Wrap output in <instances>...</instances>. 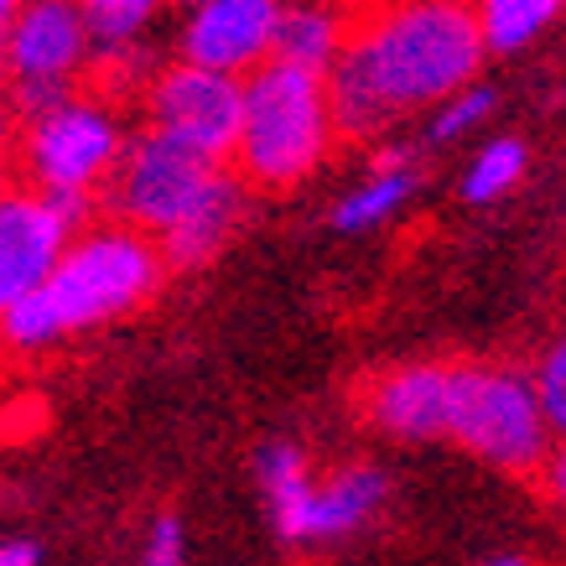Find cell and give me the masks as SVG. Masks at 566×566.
Wrapping results in <instances>:
<instances>
[{
  "label": "cell",
  "mask_w": 566,
  "mask_h": 566,
  "mask_svg": "<svg viewBox=\"0 0 566 566\" xmlns=\"http://www.w3.org/2000/svg\"><path fill=\"white\" fill-rule=\"evenodd\" d=\"M338 57L375 88L390 115H400L447 104L479 78L489 52L468 0H395L348 36Z\"/></svg>",
  "instance_id": "6da1fadb"
},
{
  "label": "cell",
  "mask_w": 566,
  "mask_h": 566,
  "mask_svg": "<svg viewBox=\"0 0 566 566\" xmlns=\"http://www.w3.org/2000/svg\"><path fill=\"white\" fill-rule=\"evenodd\" d=\"M327 146H333V115L323 73L265 57L244 78L240 140H234L240 172L255 188H296L323 167Z\"/></svg>",
  "instance_id": "7a4b0ae2"
},
{
  "label": "cell",
  "mask_w": 566,
  "mask_h": 566,
  "mask_svg": "<svg viewBox=\"0 0 566 566\" xmlns=\"http://www.w3.org/2000/svg\"><path fill=\"white\" fill-rule=\"evenodd\" d=\"M161 275L167 265H161L151 234H140L130 223H88L84 234L63 244L42 292H48L63 333H84V327H104L146 307Z\"/></svg>",
  "instance_id": "3957f363"
},
{
  "label": "cell",
  "mask_w": 566,
  "mask_h": 566,
  "mask_svg": "<svg viewBox=\"0 0 566 566\" xmlns=\"http://www.w3.org/2000/svg\"><path fill=\"white\" fill-rule=\"evenodd\" d=\"M442 437L468 447L499 473H541L551 458L546 411L535 400L531 375L489 369V364H458L447 369V421Z\"/></svg>",
  "instance_id": "277c9868"
},
{
  "label": "cell",
  "mask_w": 566,
  "mask_h": 566,
  "mask_svg": "<svg viewBox=\"0 0 566 566\" xmlns=\"http://www.w3.org/2000/svg\"><path fill=\"white\" fill-rule=\"evenodd\" d=\"M260 483L271 494V515L281 541L292 546H327L344 535L364 531L385 504V473L369 463L338 468L333 479H312L302 447L271 442L260 452Z\"/></svg>",
  "instance_id": "5b68a950"
},
{
  "label": "cell",
  "mask_w": 566,
  "mask_h": 566,
  "mask_svg": "<svg viewBox=\"0 0 566 566\" xmlns=\"http://www.w3.org/2000/svg\"><path fill=\"white\" fill-rule=\"evenodd\" d=\"M219 172L223 167L208 161L203 151L156 136V130H140L136 140H125L120 161L109 172V208L120 213V223L161 240L172 223L188 219L192 203L213 188Z\"/></svg>",
  "instance_id": "8992f818"
},
{
  "label": "cell",
  "mask_w": 566,
  "mask_h": 566,
  "mask_svg": "<svg viewBox=\"0 0 566 566\" xmlns=\"http://www.w3.org/2000/svg\"><path fill=\"white\" fill-rule=\"evenodd\" d=\"M120 151L125 136L115 109L104 99H88V94H69L57 109L27 120V136H21V161H27V177L36 182V192H94L99 182H109Z\"/></svg>",
  "instance_id": "52a82bcc"
},
{
  "label": "cell",
  "mask_w": 566,
  "mask_h": 566,
  "mask_svg": "<svg viewBox=\"0 0 566 566\" xmlns=\"http://www.w3.org/2000/svg\"><path fill=\"white\" fill-rule=\"evenodd\" d=\"M240 104L244 78L192 69V63L156 73L151 88H146V115H151L156 136L182 140L219 167L223 156H234V140H240Z\"/></svg>",
  "instance_id": "ba28073f"
},
{
  "label": "cell",
  "mask_w": 566,
  "mask_h": 566,
  "mask_svg": "<svg viewBox=\"0 0 566 566\" xmlns=\"http://www.w3.org/2000/svg\"><path fill=\"white\" fill-rule=\"evenodd\" d=\"M94 42L73 0H27L0 36V69L11 84H69L88 69Z\"/></svg>",
  "instance_id": "9c48e42d"
},
{
  "label": "cell",
  "mask_w": 566,
  "mask_h": 566,
  "mask_svg": "<svg viewBox=\"0 0 566 566\" xmlns=\"http://www.w3.org/2000/svg\"><path fill=\"white\" fill-rule=\"evenodd\" d=\"M281 0H208L182 27V63L244 78L271 57Z\"/></svg>",
  "instance_id": "30bf717a"
},
{
  "label": "cell",
  "mask_w": 566,
  "mask_h": 566,
  "mask_svg": "<svg viewBox=\"0 0 566 566\" xmlns=\"http://www.w3.org/2000/svg\"><path fill=\"white\" fill-rule=\"evenodd\" d=\"M63 244H69L63 223L52 219L36 192H0V312L48 286Z\"/></svg>",
  "instance_id": "8fae6325"
},
{
  "label": "cell",
  "mask_w": 566,
  "mask_h": 566,
  "mask_svg": "<svg viewBox=\"0 0 566 566\" xmlns=\"http://www.w3.org/2000/svg\"><path fill=\"white\" fill-rule=\"evenodd\" d=\"M369 421L390 437H406V442H427V437H442L447 421V364H406V369H390L369 385Z\"/></svg>",
  "instance_id": "7c38bea8"
},
{
  "label": "cell",
  "mask_w": 566,
  "mask_h": 566,
  "mask_svg": "<svg viewBox=\"0 0 566 566\" xmlns=\"http://www.w3.org/2000/svg\"><path fill=\"white\" fill-rule=\"evenodd\" d=\"M240 219H244V182L240 177H229V172H219L213 177V188L192 203L188 219L172 223V229L156 240L161 265H167V271H203L208 260L229 244V234L240 229Z\"/></svg>",
  "instance_id": "4fadbf2b"
},
{
  "label": "cell",
  "mask_w": 566,
  "mask_h": 566,
  "mask_svg": "<svg viewBox=\"0 0 566 566\" xmlns=\"http://www.w3.org/2000/svg\"><path fill=\"white\" fill-rule=\"evenodd\" d=\"M416 188H421V172L411 167L406 146H390V151L375 156V172L364 177L354 192L338 198V208H333V229H338V234H364V229L385 223L390 213H400V208L411 203Z\"/></svg>",
  "instance_id": "5bb4252c"
},
{
  "label": "cell",
  "mask_w": 566,
  "mask_h": 566,
  "mask_svg": "<svg viewBox=\"0 0 566 566\" xmlns=\"http://www.w3.org/2000/svg\"><path fill=\"white\" fill-rule=\"evenodd\" d=\"M348 42L344 17L323 6V0H296V6H281V21H275V42L271 57L275 63H292V69L323 73L338 63V52Z\"/></svg>",
  "instance_id": "9a60e30c"
},
{
  "label": "cell",
  "mask_w": 566,
  "mask_h": 566,
  "mask_svg": "<svg viewBox=\"0 0 566 566\" xmlns=\"http://www.w3.org/2000/svg\"><path fill=\"white\" fill-rule=\"evenodd\" d=\"M566 0H473L483 52H520L562 17Z\"/></svg>",
  "instance_id": "2e32d148"
},
{
  "label": "cell",
  "mask_w": 566,
  "mask_h": 566,
  "mask_svg": "<svg viewBox=\"0 0 566 566\" xmlns=\"http://www.w3.org/2000/svg\"><path fill=\"white\" fill-rule=\"evenodd\" d=\"M73 6L84 17L94 52H115V48H136L140 32L151 27L167 0H73Z\"/></svg>",
  "instance_id": "e0dca14e"
},
{
  "label": "cell",
  "mask_w": 566,
  "mask_h": 566,
  "mask_svg": "<svg viewBox=\"0 0 566 566\" xmlns=\"http://www.w3.org/2000/svg\"><path fill=\"white\" fill-rule=\"evenodd\" d=\"M57 338H69V333H63V323H57V312H52L42 286L0 312V344L11 348V354H42V348H52Z\"/></svg>",
  "instance_id": "ac0fdd59"
},
{
  "label": "cell",
  "mask_w": 566,
  "mask_h": 566,
  "mask_svg": "<svg viewBox=\"0 0 566 566\" xmlns=\"http://www.w3.org/2000/svg\"><path fill=\"white\" fill-rule=\"evenodd\" d=\"M520 177H525V146H520L515 136L489 140L463 177V198L468 203H494L499 192H510Z\"/></svg>",
  "instance_id": "d6986e66"
},
{
  "label": "cell",
  "mask_w": 566,
  "mask_h": 566,
  "mask_svg": "<svg viewBox=\"0 0 566 566\" xmlns=\"http://www.w3.org/2000/svg\"><path fill=\"white\" fill-rule=\"evenodd\" d=\"M535 400H541V411H546V427L551 437H562L566 442V338H556V344L541 354V364H535Z\"/></svg>",
  "instance_id": "ffe728a7"
},
{
  "label": "cell",
  "mask_w": 566,
  "mask_h": 566,
  "mask_svg": "<svg viewBox=\"0 0 566 566\" xmlns=\"http://www.w3.org/2000/svg\"><path fill=\"white\" fill-rule=\"evenodd\" d=\"M489 109H494V88H483V84L458 88V94L442 104V115L431 120V140H458L463 130L489 120Z\"/></svg>",
  "instance_id": "44dd1931"
},
{
  "label": "cell",
  "mask_w": 566,
  "mask_h": 566,
  "mask_svg": "<svg viewBox=\"0 0 566 566\" xmlns=\"http://www.w3.org/2000/svg\"><path fill=\"white\" fill-rule=\"evenodd\" d=\"M188 556V535H182V520L177 515H156L151 535L140 546V566H182Z\"/></svg>",
  "instance_id": "7402d4cb"
},
{
  "label": "cell",
  "mask_w": 566,
  "mask_h": 566,
  "mask_svg": "<svg viewBox=\"0 0 566 566\" xmlns=\"http://www.w3.org/2000/svg\"><path fill=\"white\" fill-rule=\"evenodd\" d=\"M73 88L69 84H11V109H17L21 120H36V115H48V109H57V104L69 99Z\"/></svg>",
  "instance_id": "603a6c76"
},
{
  "label": "cell",
  "mask_w": 566,
  "mask_h": 566,
  "mask_svg": "<svg viewBox=\"0 0 566 566\" xmlns=\"http://www.w3.org/2000/svg\"><path fill=\"white\" fill-rule=\"evenodd\" d=\"M541 483H546V494L566 510V442L551 447V458L541 463Z\"/></svg>",
  "instance_id": "cb8c5ba5"
},
{
  "label": "cell",
  "mask_w": 566,
  "mask_h": 566,
  "mask_svg": "<svg viewBox=\"0 0 566 566\" xmlns=\"http://www.w3.org/2000/svg\"><path fill=\"white\" fill-rule=\"evenodd\" d=\"M42 562V551L32 541H0V566H36Z\"/></svg>",
  "instance_id": "d4e9b609"
},
{
  "label": "cell",
  "mask_w": 566,
  "mask_h": 566,
  "mask_svg": "<svg viewBox=\"0 0 566 566\" xmlns=\"http://www.w3.org/2000/svg\"><path fill=\"white\" fill-rule=\"evenodd\" d=\"M11 146V104H6V94H0V151Z\"/></svg>",
  "instance_id": "484cf974"
},
{
  "label": "cell",
  "mask_w": 566,
  "mask_h": 566,
  "mask_svg": "<svg viewBox=\"0 0 566 566\" xmlns=\"http://www.w3.org/2000/svg\"><path fill=\"white\" fill-rule=\"evenodd\" d=\"M27 6V0H0V36H6V27L17 21V11Z\"/></svg>",
  "instance_id": "4316f807"
},
{
  "label": "cell",
  "mask_w": 566,
  "mask_h": 566,
  "mask_svg": "<svg viewBox=\"0 0 566 566\" xmlns=\"http://www.w3.org/2000/svg\"><path fill=\"white\" fill-rule=\"evenodd\" d=\"M489 566H525L520 556H499V562H489Z\"/></svg>",
  "instance_id": "83f0119b"
},
{
  "label": "cell",
  "mask_w": 566,
  "mask_h": 566,
  "mask_svg": "<svg viewBox=\"0 0 566 566\" xmlns=\"http://www.w3.org/2000/svg\"><path fill=\"white\" fill-rule=\"evenodd\" d=\"M182 6H188V11H198V6H208V0H182Z\"/></svg>",
  "instance_id": "f1b7e54d"
},
{
  "label": "cell",
  "mask_w": 566,
  "mask_h": 566,
  "mask_svg": "<svg viewBox=\"0 0 566 566\" xmlns=\"http://www.w3.org/2000/svg\"><path fill=\"white\" fill-rule=\"evenodd\" d=\"M0 192H6V172H0Z\"/></svg>",
  "instance_id": "f546056e"
}]
</instances>
